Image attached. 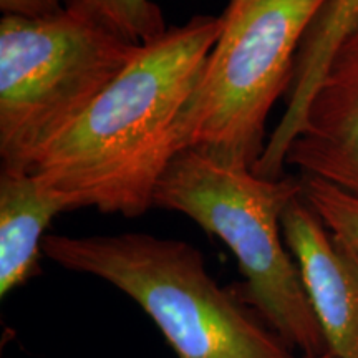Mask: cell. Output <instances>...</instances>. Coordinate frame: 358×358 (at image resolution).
Here are the masks:
<instances>
[{
	"mask_svg": "<svg viewBox=\"0 0 358 358\" xmlns=\"http://www.w3.org/2000/svg\"><path fill=\"white\" fill-rule=\"evenodd\" d=\"M222 30L221 17H192L141 45L138 57L30 166L70 211L95 208L136 217L181 153L179 116Z\"/></svg>",
	"mask_w": 358,
	"mask_h": 358,
	"instance_id": "1",
	"label": "cell"
},
{
	"mask_svg": "<svg viewBox=\"0 0 358 358\" xmlns=\"http://www.w3.org/2000/svg\"><path fill=\"white\" fill-rule=\"evenodd\" d=\"M43 254L108 282L155 322L178 358H295L244 299L221 287L194 245L145 232L45 236Z\"/></svg>",
	"mask_w": 358,
	"mask_h": 358,
	"instance_id": "2",
	"label": "cell"
},
{
	"mask_svg": "<svg viewBox=\"0 0 358 358\" xmlns=\"http://www.w3.org/2000/svg\"><path fill=\"white\" fill-rule=\"evenodd\" d=\"M299 194L301 178H261L185 150L161 176L155 208L185 214L221 239L244 275V301L301 357H319L324 337L282 232V214Z\"/></svg>",
	"mask_w": 358,
	"mask_h": 358,
	"instance_id": "3",
	"label": "cell"
},
{
	"mask_svg": "<svg viewBox=\"0 0 358 358\" xmlns=\"http://www.w3.org/2000/svg\"><path fill=\"white\" fill-rule=\"evenodd\" d=\"M329 0H229L222 30L179 116V151L252 169L268 111L292 82L295 57Z\"/></svg>",
	"mask_w": 358,
	"mask_h": 358,
	"instance_id": "4",
	"label": "cell"
},
{
	"mask_svg": "<svg viewBox=\"0 0 358 358\" xmlns=\"http://www.w3.org/2000/svg\"><path fill=\"white\" fill-rule=\"evenodd\" d=\"M141 50L64 8L43 19L0 22V158L30 169Z\"/></svg>",
	"mask_w": 358,
	"mask_h": 358,
	"instance_id": "5",
	"label": "cell"
},
{
	"mask_svg": "<svg viewBox=\"0 0 358 358\" xmlns=\"http://www.w3.org/2000/svg\"><path fill=\"white\" fill-rule=\"evenodd\" d=\"M282 232L327 352L335 358H358V250L338 239L302 194L282 214Z\"/></svg>",
	"mask_w": 358,
	"mask_h": 358,
	"instance_id": "6",
	"label": "cell"
},
{
	"mask_svg": "<svg viewBox=\"0 0 358 358\" xmlns=\"http://www.w3.org/2000/svg\"><path fill=\"white\" fill-rule=\"evenodd\" d=\"M287 164L358 194V25L330 60Z\"/></svg>",
	"mask_w": 358,
	"mask_h": 358,
	"instance_id": "7",
	"label": "cell"
},
{
	"mask_svg": "<svg viewBox=\"0 0 358 358\" xmlns=\"http://www.w3.org/2000/svg\"><path fill=\"white\" fill-rule=\"evenodd\" d=\"M70 211L30 169L0 173V297L38 274L45 231L57 214Z\"/></svg>",
	"mask_w": 358,
	"mask_h": 358,
	"instance_id": "8",
	"label": "cell"
},
{
	"mask_svg": "<svg viewBox=\"0 0 358 358\" xmlns=\"http://www.w3.org/2000/svg\"><path fill=\"white\" fill-rule=\"evenodd\" d=\"M357 25L358 0H329L312 22L295 57L287 106L267 141L266 156L271 161L282 163L285 159L290 145L301 133L308 105L330 60Z\"/></svg>",
	"mask_w": 358,
	"mask_h": 358,
	"instance_id": "9",
	"label": "cell"
},
{
	"mask_svg": "<svg viewBox=\"0 0 358 358\" xmlns=\"http://www.w3.org/2000/svg\"><path fill=\"white\" fill-rule=\"evenodd\" d=\"M65 7L129 43H150L168 30L153 0H66Z\"/></svg>",
	"mask_w": 358,
	"mask_h": 358,
	"instance_id": "10",
	"label": "cell"
},
{
	"mask_svg": "<svg viewBox=\"0 0 358 358\" xmlns=\"http://www.w3.org/2000/svg\"><path fill=\"white\" fill-rule=\"evenodd\" d=\"M302 196L338 239L358 250V194L324 179L302 176Z\"/></svg>",
	"mask_w": 358,
	"mask_h": 358,
	"instance_id": "11",
	"label": "cell"
},
{
	"mask_svg": "<svg viewBox=\"0 0 358 358\" xmlns=\"http://www.w3.org/2000/svg\"><path fill=\"white\" fill-rule=\"evenodd\" d=\"M66 0H0L3 17L43 19L65 8Z\"/></svg>",
	"mask_w": 358,
	"mask_h": 358,
	"instance_id": "12",
	"label": "cell"
},
{
	"mask_svg": "<svg viewBox=\"0 0 358 358\" xmlns=\"http://www.w3.org/2000/svg\"><path fill=\"white\" fill-rule=\"evenodd\" d=\"M301 358H335V357L330 352H327L324 355H319V357H301Z\"/></svg>",
	"mask_w": 358,
	"mask_h": 358,
	"instance_id": "13",
	"label": "cell"
}]
</instances>
